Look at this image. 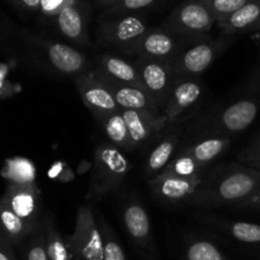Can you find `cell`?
Masks as SVG:
<instances>
[{
	"mask_svg": "<svg viewBox=\"0 0 260 260\" xmlns=\"http://www.w3.org/2000/svg\"><path fill=\"white\" fill-rule=\"evenodd\" d=\"M43 233H45L46 241V250L50 260H71L73 254H71L69 244L65 239L62 238L61 233L56 225L53 223L52 218L50 216H46L45 220L42 221Z\"/></svg>",
	"mask_w": 260,
	"mask_h": 260,
	"instance_id": "obj_27",
	"label": "cell"
},
{
	"mask_svg": "<svg viewBox=\"0 0 260 260\" xmlns=\"http://www.w3.org/2000/svg\"><path fill=\"white\" fill-rule=\"evenodd\" d=\"M205 175L194 178H180L161 172L150 179V188L155 197L161 202H189L205 179Z\"/></svg>",
	"mask_w": 260,
	"mask_h": 260,
	"instance_id": "obj_15",
	"label": "cell"
},
{
	"mask_svg": "<svg viewBox=\"0 0 260 260\" xmlns=\"http://www.w3.org/2000/svg\"><path fill=\"white\" fill-rule=\"evenodd\" d=\"M203 95V85L196 78H175L169 101L162 111L168 126L179 122L189 113Z\"/></svg>",
	"mask_w": 260,
	"mask_h": 260,
	"instance_id": "obj_12",
	"label": "cell"
},
{
	"mask_svg": "<svg viewBox=\"0 0 260 260\" xmlns=\"http://www.w3.org/2000/svg\"><path fill=\"white\" fill-rule=\"evenodd\" d=\"M260 188V170L246 164L225 165L205 175L189 205L200 208L236 206Z\"/></svg>",
	"mask_w": 260,
	"mask_h": 260,
	"instance_id": "obj_1",
	"label": "cell"
},
{
	"mask_svg": "<svg viewBox=\"0 0 260 260\" xmlns=\"http://www.w3.org/2000/svg\"><path fill=\"white\" fill-rule=\"evenodd\" d=\"M66 241L75 260H104L103 236L91 206L78 208L74 234Z\"/></svg>",
	"mask_w": 260,
	"mask_h": 260,
	"instance_id": "obj_5",
	"label": "cell"
},
{
	"mask_svg": "<svg viewBox=\"0 0 260 260\" xmlns=\"http://www.w3.org/2000/svg\"><path fill=\"white\" fill-rule=\"evenodd\" d=\"M30 41L43 51L50 65L57 73L76 76L88 71V60L76 48L57 41L37 37H30Z\"/></svg>",
	"mask_w": 260,
	"mask_h": 260,
	"instance_id": "obj_13",
	"label": "cell"
},
{
	"mask_svg": "<svg viewBox=\"0 0 260 260\" xmlns=\"http://www.w3.org/2000/svg\"><path fill=\"white\" fill-rule=\"evenodd\" d=\"M150 28L146 22L136 15H119L106 19L99 24L96 40L104 47H112L128 55L131 48L146 35Z\"/></svg>",
	"mask_w": 260,
	"mask_h": 260,
	"instance_id": "obj_7",
	"label": "cell"
},
{
	"mask_svg": "<svg viewBox=\"0 0 260 260\" xmlns=\"http://www.w3.org/2000/svg\"><path fill=\"white\" fill-rule=\"evenodd\" d=\"M134 63L141 76L145 90L155 99L161 111H164L175 81L173 63L145 56H136Z\"/></svg>",
	"mask_w": 260,
	"mask_h": 260,
	"instance_id": "obj_8",
	"label": "cell"
},
{
	"mask_svg": "<svg viewBox=\"0 0 260 260\" xmlns=\"http://www.w3.org/2000/svg\"><path fill=\"white\" fill-rule=\"evenodd\" d=\"M189 41L194 40L173 35L162 28H154L147 30L146 35L131 48L128 55L135 57L145 56L155 60L169 61L173 63L175 57L184 50L185 45Z\"/></svg>",
	"mask_w": 260,
	"mask_h": 260,
	"instance_id": "obj_11",
	"label": "cell"
},
{
	"mask_svg": "<svg viewBox=\"0 0 260 260\" xmlns=\"http://www.w3.org/2000/svg\"><path fill=\"white\" fill-rule=\"evenodd\" d=\"M74 83L81 101L98 121L108 114L122 111L117 104L113 94L101 79L96 69L76 75Z\"/></svg>",
	"mask_w": 260,
	"mask_h": 260,
	"instance_id": "obj_9",
	"label": "cell"
},
{
	"mask_svg": "<svg viewBox=\"0 0 260 260\" xmlns=\"http://www.w3.org/2000/svg\"><path fill=\"white\" fill-rule=\"evenodd\" d=\"M95 218L98 222L99 230L103 236V248H104V260H127L123 248L119 243L118 238L114 234L113 229L108 225L104 216L101 211L95 210Z\"/></svg>",
	"mask_w": 260,
	"mask_h": 260,
	"instance_id": "obj_29",
	"label": "cell"
},
{
	"mask_svg": "<svg viewBox=\"0 0 260 260\" xmlns=\"http://www.w3.org/2000/svg\"><path fill=\"white\" fill-rule=\"evenodd\" d=\"M98 71L99 76L103 83L108 86L111 93L113 94L117 104L121 109H128V111H139L150 114L152 117H159L162 114L161 108L155 102V99L147 93L146 90L136 88V86L126 85V84L118 83L116 80L107 78L106 75Z\"/></svg>",
	"mask_w": 260,
	"mask_h": 260,
	"instance_id": "obj_16",
	"label": "cell"
},
{
	"mask_svg": "<svg viewBox=\"0 0 260 260\" xmlns=\"http://www.w3.org/2000/svg\"><path fill=\"white\" fill-rule=\"evenodd\" d=\"M107 78L126 85L136 86L145 90L141 76L136 65L131 61L112 53H103L98 57V69Z\"/></svg>",
	"mask_w": 260,
	"mask_h": 260,
	"instance_id": "obj_19",
	"label": "cell"
},
{
	"mask_svg": "<svg viewBox=\"0 0 260 260\" xmlns=\"http://www.w3.org/2000/svg\"><path fill=\"white\" fill-rule=\"evenodd\" d=\"M17 8L27 12H33V10L40 9L41 0H10Z\"/></svg>",
	"mask_w": 260,
	"mask_h": 260,
	"instance_id": "obj_38",
	"label": "cell"
},
{
	"mask_svg": "<svg viewBox=\"0 0 260 260\" xmlns=\"http://www.w3.org/2000/svg\"><path fill=\"white\" fill-rule=\"evenodd\" d=\"M2 201L28 225L33 228H38L41 225V192L36 183L33 184L10 183Z\"/></svg>",
	"mask_w": 260,
	"mask_h": 260,
	"instance_id": "obj_14",
	"label": "cell"
},
{
	"mask_svg": "<svg viewBox=\"0 0 260 260\" xmlns=\"http://www.w3.org/2000/svg\"><path fill=\"white\" fill-rule=\"evenodd\" d=\"M182 260H230L212 241L190 236L183 246Z\"/></svg>",
	"mask_w": 260,
	"mask_h": 260,
	"instance_id": "obj_26",
	"label": "cell"
},
{
	"mask_svg": "<svg viewBox=\"0 0 260 260\" xmlns=\"http://www.w3.org/2000/svg\"><path fill=\"white\" fill-rule=\"evenodd\" d=\"M178 141H179L178 135L168 134L155 145L154 149L150 151L146 159V164H145L146 177L154 178L168 167V164L172 161L173 156H174Z\"/></svg>",
	"mask_w": 260,
	"mask_h": 260,
	"instance_id": "obj_22",
	"label": "cell"
},
{
	"mask_svg": "<svg viewBox=\"0 0 260 260\" xmlns=\"http://www.w3.org/2000/svg\"><path fill=\"white\" fill-rule=\"evenodd\" d=\"M231 144V137H206L196 144L189 145L183 152L189 155L202 168L211 164L226 151Z\"/></svg>",
	"mask_w": 260,
	"mask_h": 260,
	"instance_id": "obj_23",
	"label": "cell"
},
{
	"mask_svg": "<svg viewBox=\"0 0 260 260\" xmlns=\"http://www.w3.org/2000/svg\"><path fill=\"white\" fill-rule=\"evenodd\" d=\"M229 46L223 38H198L192 41L173 61L175 78H197L202 75Z\"/></svg>",
	"mask_w": 260,
	"mask_h": 260,
	"instance_id": "obj_6",
	"label": "cell"
},
{
	"mask_svg": "<svg viewBox=\"0 0 260 260\" xmlns=\"http://www.w3.org/2000/svg\"><path fill=\"white\" fill-rule=\"evenodd\" d=\"M75 0H41L40 10L48 17H57L58 13Z\"/></svg>",
	"mask_w": 260,
	"mask_h": 260,
	"instance_id": "obj_35",
	"label": "cell"
},
{
	"mask_svg": "<svg viewBox=\"0 0 260 260\" xmlns=\"http://www.w3.org/2000/svg\"><path fill=\"white\" fill-rule=\"evenodd\" d=\"M131 164L126 155L109 142H101L94 151L93 174L89 196L102 198L118 189L124 182Z\"/></svg>",
	"mask_w": 260,
	"mask_h": 260,
	"instance_id": "obj_3",
	"label": "cell"
},
{
	"mask_svg": "<svg viewBox=\"0 0 260 260\" xmlns=\"http://www.w3.org/2000/svg\"><path fill=\"white\" fill-rule=\"evenodd\" d=\"M259 111V99H240L201 118L196 124V132L207 137H230L245 131L255 121Z\"/></svg>",
	"mask_w": 260,
	"mask_h": 260,
	"instance_id": "obj_2",
	"label": "cell"
},
{
	"mask_svg": "<svg viewBox=\"0 0 260 260\" xmlns=\"http://www.w3.org/2000/svg\"><path fill=\"white\" fill-rule=\"evenodd\" d=\"M216 22L212 13L200 0L180 3L162 24V29L180 37L198 40L207 37Z\"/></svg>",
	"mask_w": 260,
	"mask_h": 260,
	"instance_id": "obj_4",
	"label": "cell"
},
{
	"mask_svg": "<svg viewBox=\"0 0 260 260\" xmlns=\"http://www.w3.org/2000/svg\"><path fill=\"white\" fill-rule=\"evenodd\" d=\"M122 116L127 124L129 137L132 140L135 149L141 145L146 144L156 134L161 132L165 127H168L164 116L152 117L150 114L139 111H128L122 109Z\"/></svg>",
	"mask_w": 260,
	"mask_h": 260,
	"instance_id": "obj_18",
	"label": "cell"
},
{
	"mask_svg": "<svg viewBox=\"0 0 260 260\" xmlns=\"http://www.w3.org/2000/svg\"><path fill=\"white\" fill-rule=\"evenodd\" d=\"M234 207L240 211H260V188H258L250 197H248Z\"/></svg>",
	"mask_w": 260,
	"mask_h": 260,
	"instance_id": "obj_36",
	"label": "cell"
},
{
	"mask_svg": "<svg viewBox=\"0 0 260 260\" xmlns=\"http://www.w3.org/2000/svg\"><path fill=\"white\" fill-rule=\"evenodd\" d=\"M155 2L156 0H118L116 4L108 8L107 13L114 15H129L131 13L150 7Z\"/></svg>",
	"mask_w": 260,
	"mask_h": 260,
	"instance_id": "obj_33",
	"label": "cell"
},
{
	"mask_svg": "<svg viewBox=\"0 0 260 260\" xmlns=\"http://www.w3.org/2000/svg\"><path fill=\"white\" fill-rule=\"evenodd\" d=\"M206 223L215 226L234 240L246 245H259L260 244V225L245 222V221H229L222 218L207 217Z\"/></svg>",
	"mask_w": 260,
	"mask_h": 260,
	"instance_id": "obj_21",
	"label": "cell"
},
{
	"mask_svg": "<svg viewBox=\"0 0 260 260\" xmlns=\"http://www.w3.org/2000/svg\"><path fill=\"white\" fill-rule=\"evenodd\" d=\"M251 167H253V168H255V169H258V170H260V162H259V164H255V165H251Z\"/></svg>",
	"mask_w": 260,
	"mask_h": 260,
	"instance_id": "obj_40",
	"label": "cell"
},
{
	"mask_svg": "<svg viewBox=\"0 0 260 260\" xmlns=\"http://www.w3.org/2000/svg\"><path fill=\"white\" fill-rule=\"evenodd\" d=\"M222 33L228 36L249 32L260 27V0H253L236 10L234 14L220 23Z\"/></svg>",
	"mask_w": 260,
	"mask_h": 260,
	"instance_id": "obj_20",
	"label": "cell"
},
{
	"mask_svg": "<svg viewBox=\"0 0 260 260\" xmlns=\"http://www.w3.org/2000/svg\"><path fill=\"white\" fill-rule=\"evenodd\" d=\"M56 24L63 37L76 45L88 43V8L75 0L63 8L56 17Z\"/></svg>",
	"mask_w": 260,
	"mask_h": 260,
	"instance_id": "obj_17",
	"label": "cell"
},
{
	"mask_svg": "<svg viewBox=\"0 0 260 260\" xmlns=\"http://www.w3.org/2000/svg\"><path fill=\"white\" fill-rule=\"evenodd\" d=\"M200 2L208 8V10L215 17L216 22L220 24L223 20L228 19L231 14H234L236 10L253 0H200Z\"/></svg>",
	"mask_w": 260,
	"mask_h": 260,
	"instance_id": "obj_31",
	"label": "cell"
},
{
	"mask_svg": "<svg viewBox=\"0 0 260 260\" xmlns=\"http://www.w3.org/2000/svg\"><path fill=\"white\" fill-rule=\"evenodd\" d=\"M101 123L103 126L107 137H108L109 144L114 145L122 151L123 150L124 151L135 150L128 129H127V124L124 122L123 116H122V111L108 114L101 119Z\"/></svg>",
	"mask_w": 260,
	"mask_h": 260,
	"instance_id": "obj_25",
	"label": "cell"
},
{
	"mask_svg": "<svg viewBox=\"0 0 260 260\" xmlns=\"http://www.w3.org/2000/svg\"><path fill=\"white\" fill-rule=\"evenodd\" d=\"M239 160H240L243 164L246 165H255L260 162V139L255 140L253 144L249 145L246 149H244L243 151L239 152L238 155Z\"/></svg>",
	"mask_w": 260,
	"mask_h": 260,
	"instance_id": "obj_34",
	"label": "cell"
},
{
	"mask_svg": "<svg viewBox=\"0 0 260 260\" xmlns=\"http://www.w3.org/2000/svg\"><path fill=\"white\" fill-rule=\"evenodd\" d=\"M37 228L28 225L0 200V233L13 244H19Z\"/></svg>",
	"mask_w": 260,
	"mask_h": 260,
	"instance_id": "obj_24",
	"label": "cell"
},
{
	"mask_svg": "<svg viewBox=\"0 0 260 260\" xmlns=\"http://www.w3.org/2000/svg\"><path fill=\"white\" fill-rule=\"evenodd\" d=\"M3 175L13 184H33L36 179V168L30 160L14 157L7 161Z\"/></svg>",
	"mask_w": 260,
	"mask_h": 260,
	"instance_id": "obj_28",
	"label": "cell"
},
{
	"mask_svg": "<svg viewBox=\"0 0 260 260\" xmlns=\"http://www.w3.org/2000/svg\"><path fill=\"white\" fill-rule=\"evenodd\" d=\"M122 220L126 229L127 235L132 240L134 245L149 260L156 258V246L152 238L151 221L149 213L140 201H127L122 211Z\"/></svg>",
	"mask_w": 260,
	"mask_h": 260,
	"instance_id": "obj_10",
	"label": "cell"
},
{
	"mask_svg": "<svg viewBox=\"0 0 260 260\" xmlns=\"http://www.w3.org/2000/svg\"><path fill=\"white\" fill-rule=\"evenodd\" d=\"M0 260H14L10 249V241L2 233H0Z\"/></svg>",
	"mask_w": 260,
	"mask_h": 260,
	"instance_id": "obj_37",
	"label": "cell"
},
{
	"mask_svg": "<svg viewBox=\"0 0 260 260\" xmlns=\"http://www.w3.org/2000/svg\"><path fill=\"white\" fill-rule=\"evenodd\" d=\"M203 170L205 168L201 167L194 159L182 151L168 164V167L162 172L180 178H194L205 175L206 173Z\"/></svg>",
	"mask_w": 260,
	"mask_h": 260,
	"instance_id": "obj_30",
	"label": "cell"
},
{
	"mask_svg": "<svg viewBox=\"0 0 260 260\" xmlns=\"http://www.w3.org/2000/svg\"><path fill=\"white\" fill-rule=\"evenodd\" d=\"M29 245L27 249V260H50L46 250V241H45V233H43L42 221L41 225L38 226L37 230L32 234Z\"/></svg>",
	"mask_w": 260,
	"mask_h": 260,
	"instance_id": "obj_32",
	"label": "cell"
},
{
	"mask_svg": "<svg viewBox=\"0 0 260 260\" xmlns=\"http://www.w3.org/2000/svg\"><path fill=\"white\" fill-rule=\"evenodd\" d=\"M95 2H96V4L99 5V7L109 8V7H112L113 4H116L118 0H95Z\"/></svg>",
	"mask_w": 260,
	"mask_h": 260,
	"instance_id": "obj_39",
	"label": "cell"
}]
</instances>
